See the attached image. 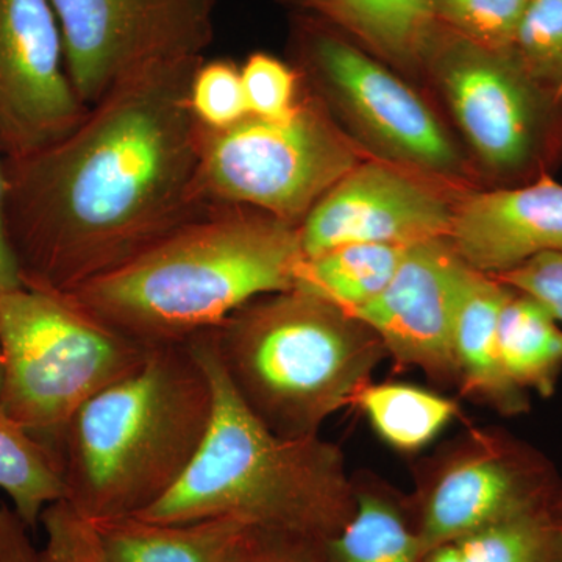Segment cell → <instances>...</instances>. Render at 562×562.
Wrapping results in <instances>:
<instances>
[{
    "label": "cell",
    "mask_w": 562,
    "mask_h": 562,
    "mask_svg": "<svg viewBox=\"0 0 562 562\" xmlns=\"http://www.w3.org/2000/svg\"><path fill=\"white\" fill-rule=\"evenodd\" d=\"M203 58L133 70L61 138L3 158V225L22 286L68 294L209 205L190 106Z\"/></svg>",
    "instance_id": "obj_1"
},
{
    "label": "cell",
    "mask_w": 562,
    "mask_h": 562,
    "mask_svg": "<svg viewBox=\"0 0 562 562\" xmlns=\"http://www.w3.org/2000/svg\"><path fill=\"white\" fill-rule=\"evenodd\" d=\"M302 258L295 225L209 203L131 260L66 295L144 346L187 344L255 299L291 290Z\"/></svg>",
    "instance_id": "obj_2"
},
{
    "label": "cell",
    "mask_w": 562,
    "mask_h": 562,
    "mask_svg": "<svg viewBox=\"0 0 562 562\" xmlns=\"http://www.w3.org/2000/svg\"><path fill=\"white\" fill-rule=\"evenodd\" d=\"M213 414L191 342L150 347L131 375L81 405L55 446L63 503L87 519L139 516L180 482Z\"/></svg>",
    "instance_id": "obj_3"
},
{
    "label": "cell",
    "mask_w": 562,
    "mask_h": 562,
    "mask_svg": "<svg viewBox=\"0 0 562 562\" xmlns=\"http://www.w3.org/2000/svg\"><path fill=\"white\" fill-rule=\"evenodd\" d=\"M190 342L213 384L209 431L180 482L136 517L165 524L227 517L317 541L338 535L357 502L341 449L321 435L273 432L233 390L205 336Z\"/></svg>",
    "instance_id": "obj_4"
},
{
    "label": "cell",
    "mask_w": 562,
    "mask_h": 562,
    "mask_svg": "<svg viewBox=\"0 0 562 562\" xmlns=\"http://www.w3.org/2000/svg\"><path fill=\"white\" fill-rule=\"evenodd\" d=\"M203 336L244 405L284 438L319 436L387 358L364 322L297 288L255 299Z\"/></svg>",
    "instance_id": "obj_5"
},
{
    "label": "cell",
    "mask_w": 562,
    "mask_h": 562,
    "mask_svg": "<svg viewBox=\"0 0 562 562\" xmlns=\"http://www.w3.org/2000/svg\"><path fill=\"white\" fill-rule=\"evenodd\" d=\"M149 350L69 295L0 292V413L54 453L74 413L136 371Z\"/></svg>",
    "instance_id": "obj_6"
},
{
    "label": "cell",
    "mask_w": 562,
    "mask_h": 562,
    "mask_svg": "<svg viewBox=\"0 0 562 562\" xmlns=\"http://www.w3.org/2000/svg\"><path fill=\"white\" fill-rule=\"evenodd\" d=\"M288 49L303 87L369 157L457 192L482 184L468 151L408 79L342 33L292 11Z\"/></svg>",
    "instance_id": "obj_7"
},
{
    "label": "cell",
    "mask_w": 562,
    "mask_h": 562,
    "mask_svg": "<svg viewBox=\"0 0 562 562\" xmlns=\"http://www.w3.org/2000/svg\"><path fill=\"white\" fill-rule=\"evenodd\" d=\"M420 79L449 110L483 188L530 183L561 165L562 98L532 80L512 50L436 24Z\"/></svg>",
    "instance_id": "obj_8"
},
{
    "label": "cell",
    "mask_w": 562,
    "mask_h": 562,
    "mask_svg": "<svg viewBox=\"0 0 562 562\" xmlns=\"http://www.w3.org/2000/svg\"><path fill=\"white\" fill-rule=\"evenodd\" d=\"M366 158L305 88L286 120L249 114L225 131L201 127L199 183L205 202L261 211L299 227L325 192Z\"/></svg>",
    "instance_id": "obj_9"
},
{
    "label": "cell",
    "mask_w": 562,
    "mask_h": 562,
    "mask_svg": "<svg viewBox=\"0 0 562 562\" xmlns=\"http://www.w3.org/2000/svg\"><path fill=\"white\" fill-rule=\"evenodd\" d=\"M562 492L553 462L498 428H469L422 462L408 497L422 553L491 525L552 514Z\"/></svg>",
    "instance_id": "obj_10"
},
{
    "label": "cell",
    "mask_w": 562,
    "mask_h": 562,
    "mask_svg": "<svg viewBox=\"0 0 562 562\" xmlns=\"http://www.w3.org/2000/svg\"><path fill=\"white\" fill-rule=\"evenodd\" d=\"M70 81L94 105L133 70L173 58L205 57L216 0H52Z\"/></svg>",
    "instance_id": "obj_11"
},
{
    "label": "cell",
    "mask_w": 562,
    "mask_h": 562,
    "mask_svg": "<svg viewBox=\"0 0 562 562\" xmlns=\"http://www.w3.org/2000/svg\"><path fill=\"white\" fill-rule=\"evenodd\" d=\"M460 194L401 166L366 158L299 225L303 258L346 244L406 247L449 238Z\"/></svg>",
    "instance_id": "obj_12"
},
{
    "label": "cell",
    "mask_w": 562,
    "mask_h": 562,
    "mask_svg": "<svg viewBox=\"0 0 562 562\" xmlns=\"http://www.w3.org/2000/svg\"><path fill=\"white\" fill-rule=\"evenodd\" d=\"M52 0H0V155L54 143L87 113Z\"/></svg>",
    "instance_id": "obj_13"
},
{
    "label": "cell",
    "mask_w": 562,
    "mask_h": 562,
    "mask_svg": "<svg viewBox=\"0 0 562 562\" xmlns=\"http://www.w3.org/2000/svg\"><path fill=\"white\" fill-rule=\"evenodd\" d=\"M469 272L449 238L412 244L390 283L351 316L375 333L398 369L458 386L454 324Z\"/></svg>",
    "instance_id": "obj_14"
},
{
    "label": "cell",
    "mask_w": 562,
    "mask_h": 562,
    "mask_svg": "<svg viewBox=\"0 0 562 562\" xmlns=\"http://www.w3.org/2000/svg\"><path fill=\"white\" fill-rule=\"evenodd\" d=\"M40 524L46 532L41 562H238L254 530L227 517L190 524L87 519L60 501L44 509Z\"/></svg>",
    "instance_id": "obj_15"
},
{
    "label": "cell",
    "mask_w": 562,
    "mask_h": 562,
    "mask_svg": "<svg viewBox=\"0 0 562 562\" xmlns=\"http://www.w3.org/2000/svg\"><path fill=\"white\" fill-rule=\"evenodd\" d=\"M449 241L465 265L494 277L562 251L561 181L546 176L517 187L462 192Z\"/></svg>",
    "instance_id": "obj_16"
},
{
    "label": "cell",
    "mask_w": 562,
    "mask_h": 562,
    "mask_svg": "<svg viewBox=\"0 0 562 562\" xmlns=\"http://www.w3.org/2000/svg\"><path fill=\"white\" fill-rule=\"evenodd\" d=\"M512 288L471 268L454 324L458 387L505 417L530 412V394L512 382L498 347V317Z\"/></svg>",
    "instance_id": "obj_17"
},
{
    "label": "cell",
    "mask_w": 562,
    "mask_h": 562,
    "mask_svg": "<svg viewBox=\"0 0 562 562\" xmlns=\"http://www.w3.org/2000/svg\"><path fill=\"white\" fill-rule=\"evenodd\" d=\"M279 2L330 25L405 79H420L422 57L436 25L430 0Z\"/></svg>",
    "instance_id": "obj_18"
},
{
    "label": "cell",
    "mask_w": 562,
    "mask_h": 562,
    "mask_svg": "<svg viewBox=\"0 0 562 562\" xmlns=\"http://www.w3.org/2000/svg\"><path fill=\"white\" fill-rule=\"evenodd\" d=\"M353 482V514L338 535L322 542L321 562H422L408 497L373 475Z\"/></svg>",
    "instance_id": "obj_19"
},
{
    "label": "cell",
    "mask_w": 562,
    "mask_h": 562,
    "mask_svg": "<svg viewBox=\"0 0 562 562\" xmlns=\"http://www.w3.org/2000/svg\"><path fill=\"white\" fill-rule=\"evenodd\" d=\"M498 347L514 384L552 397L562 373V324L541 302L512 288L498 317Z\"/></svg>",
    "instance_id": "obj_20"
},
{
    "label": "cell",
    "mask_w": 562,
    "mask_h": 562,
    "mask_svg": "<svg viewBox=\"0 0 562 562\" xmlns=\"http://www.w3.org/2000/svg\"><path fill=\"white\" fill-rule=\"evenodd\" d=\"M406 247L346 244L316 257L302 258L292 288L355 313L390 283Z\"/></svg>",
    "instance_id": "obj_21"
},
{
    "label": "cell",
    "mask_w": 562,
    "mask_h": 562,
    "mask_svg": "<svg viewBox=\"0 0 562 562\" xmlns=\"http://www.w3.org/2000/svg\"><path fill=\"white\" fill-rule=\"evenodd\" d=\"M353 406L361 409L376 436L401 453L430 446L460 416L453 398L408 383H368Z\"/></svg>",
    "instance_id": "obj_22"
},
{
    "label": "cell",
    "mask_w": 562,
    "mask_h": 562,
    "mask_svg": "<svg viewBox=\"0 0 562 562\" xmlns=\"http://www.w3.org/2000/svg\"><path fill=\"white\" fill-rule=\"evenodd\" d=\"M0 490L13 509L35 531L41 514L65 497V483L55 454L24 428L0 413Z\"/></svg>",
    "instance_id": "obj_23"
},
{
    "label": "cell",
    "mask_w": 562,
    "mask_h": 562,
    "mask_svg": "<svg viewBox=\"0 0 562 562\" xmlns=\"http://www.w3.org/2000/svg\"><path fill=\"white\" fill-rule=\"evenodd\" d=\"M450 543L461 562H557V520L552 514L519 517Z\"/></svg>",
    "instance_id": "obj_24"
},
{
    "label": "cell",
    "mask_w": 562,
    "mask_h": 562,
    "mask_svg": "<svg viewBox=\"0 0 562 562\" xmlns=\"http://www.w3.org/2000/svg\"><path fill=\"white\" fill-rule=\"evenodd\" d=\"M512 52L525 72L562 98V0H531Z\"/></svg>",
    "instance_id": "obj_25"
},
{
    "label": "cell",
    "mask_w": 562,
    "mask_h": 562,
    "mask_svg": "<svg viewBox=\"0 0 562 562\" xmlns=\"http://www.w3.org/2000/svg\"><path fill=\"white\" fill-rule=\"evenodd\" d=\"M531 0H430L436 24L495 50H512Z\"/></svg>",
    "instance_id": "obj_26"
},
{
    "label": "cell",
    "mask_w": 562,
    "mask_h": 562,
    "mask_svg": "<svg viewBox=\"0 0 562 562\" xmlns=\"http://www.w3.org/2000/svg\"><path fill=\"white\" fill-rule=\"evenodd\" d=\"M190 106L205 131H225L249 116L241 66L228 58L199 63L190 85Z\"/></svg>",
    "instance_id": "obj_27"
},
{
    "label": "cell",
    "mask_w": 562,
    "mask_h": 562,
    "mask_svg": "<svg viewBox=\"0 0 562 562\" xmlns=\"http://www.w3.org/2000/svg\"><path fill=\"white\" fill-rule=\"evenodd\" d=\"M244 92L251 116L286 120L302 102L303 81L291 61L268 52H254L241 65Z\"/></svg>",
    "instance_id": "obj_28"
},
{
    "label": "cell",
    "mask_w": 562,
    "mask_h": 562,
    "mask_svg": "<svg viewBox=\"0 0 562 562\" xmlns=\"http://www.w3.org/2000/svg\"><path fill=\"white\" fill-rule=\"evenodd\" d=\"M495 279L541 302L562 324V251L532 258Z\"/></svg>",
    "instance_id": "obj_29"
},
{
    "label": "cell",
    "mask_w": 562,
    "mask_h": 562,
    "mask_svg": "<svg viewBox=\"0 0 562 562\" xmlns=\"http://www.w3.org/2000/svg\"><path fill=\"white\" fill-rule=\"evenodd\" d=\"M322 542L291 532L254 528L238 562H321Z\"/></svg>",
    "instance_id": "obj_30"
},
{
    "label": "cell",
    "mask_w": 562,
    "mask_h": 562,
    "mask_svg": "<svg viewBox=\"0 0 562 562\" xmlns=\"http://www.w3.org/2000/svg\"><path fill=\"white\" fill-rule=\"evenodd\" d=\"M31 532L11 506L0 503V562H41Z\"/></svg>",
    "instance_id": "obj_31"
},
{
    "label": "cell",
    "mask_w": 562,
    "mask_h": 562,
    "mask_svg": "<svg viewBox=\"0 0 562 562\" xmlns=\"http://www.w3.org/2000/svg\"><path fill=\"white\" fill-rule=\"evenodd\" d=\"M22 286L3 225V157L0 155V292Z\"/></svg>",
    "instance_id": "obj_32"
},
{
    "label": "cell",
    "mask_w": 562,
    "mask_h": 562,
    "mask_svg": "<svg viewBox=\"0 0 562 562\" xmlns=\"http://www.w3.org/2000/svg\"><path fill=\"white\" fill-rule=\"evenodd\" d=\"M422 562H461V560L452 543L449 542L425 553L424 558H422Z\"/></svg>",
    "instance_id": "obj_33"
},
{
    "label": "cell",
    "mask_w": 562,
    "mask_h": 562,
    "mask_svg": "<svg viewBox=\"0 0 562 562\" xmlns=\"http://www.w3.org/2000/svg\"><path fill=\"white\" fill-rule=\"evenodd\" d=\"M557 562H562V522L557 520Z\"/></svg>",
    "instance_id": "obj_34"
},
{
    "label": "cell",
    "mask_w": 562,
    "mask_h": 562,
    "mask_svg": "<svg viewBox=\"0 0 562 562\" xmlns=\"http://www.w3.org/2000/svg\"><path fill=\"white\" fill-rule=\"evenodd\" d=\"M552 516L554 520H558V522H562V492L560 497H558V501L554 502L552 508Z\"/></svg>",
    "instance_id": "obj_35"
},
{
    "label": "cell",
    "mask_w": 562,
    "mask_h": 562,
    "mask_svg": "<svg viewBox=\"0 0 562 562\" xmlns=\"http://www.w3.org/2000/svg\"><path fill=\"white\" fill-rule=\"evenodd\" d=\"M0 384H2V351H0Z\"/></svg>",
    "instance_id": "obj_36"
}]
</instances>
